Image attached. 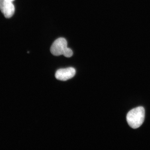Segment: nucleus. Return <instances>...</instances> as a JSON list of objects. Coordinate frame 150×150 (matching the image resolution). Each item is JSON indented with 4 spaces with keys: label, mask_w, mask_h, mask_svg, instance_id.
Returning a JSON list of instances; mask_svg holds the SVG:
<instances>
[{
    "label": "nucleus",
    "mask_w": 150,
    "mask_h": 150,
    "mask_svg": "<svg viewBox=\"0 0 150 150\" xmlns=\"http://www.w3.org/2000/svg\"><path fill=\"white\" fill-rule=\"evenodd\" d=\"M76 73L75 69L73 67H69L57 70L55 74V77L59 80L66 81L74 77Z\"/></svg>",
    "instance_id": "3"
},
{
    "label": "nucleus",
    "mask_w": 150,
    "mask_h": 150,
    "mask_svg": "<svg viewBox=\"0 0 150 150\" xmlns=\"http://www.w3.org/2000/svg\"><path fill=\"white\" fill-rule=\"evenodd\" d=\"M68 48L67 40L64 38H59L54 41L51 46V54L55 56L64 55Z\"/></svg>",
    "instance_id": "2"
},
{
    "label": "nucleus",
    "mask_w": 150,
    "mask_h": 150,
    "mask_svg": "<svg viewBox=\"0 0 150 150\" xmlns=\"http://www.w3.org/2000/svg\"><path fill=\"white\" fill-rule=\"evenodd\" d=\"M0 10L6 18H10L15 12L13 2L8 0H0Z\"/></svg>",
    "instance_id": "4"
},
{
    "label": "nucleus",
    "mask_w": 150,
    "mask_h": 150,
    "mask_svg": "<svg viewBox=\"0 0 150 150\" xmlns=\"http://www.w3.org/2000/svg\"><path fill=\"white\" fill-rule=\"evenodd\" d=\"M145 115V109L142 106L132 109L128 112L126 116L128 124L133 129L139 128L144 122Z\"/></svg>",
    "instance_id": "1"
},
{
    "label": "nucleus",
    "mask_w": 150,
    "mask_h": 150,
    "mask_svg": "<svg viewBox=\"0 0 150 150\" xmlns=\"http://www.w3.org/2000/svg\"><path fill=\"white\" fill-rule=\"evenodd\" d=\"M8 1H10L13 2L14 0H8Z\"/></svg>",
    "instance_id": "5"
}]
</instances>
